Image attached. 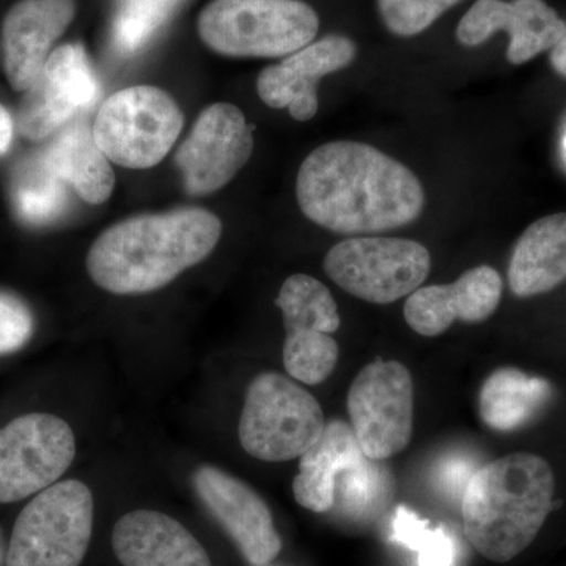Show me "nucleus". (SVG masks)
Wrapping results in <instances>:
<instances>
[{
  "label": "nucleus",
  "mask_w": 566,
  "mask_h": 566,
  "mask_svg": "<svg viewBox=\"0 0 566 566\" xmlns=\"http://www.w3.org/2000/svg\"><path fill=\"white\" fill-rule=\"evenodd\" d=\"M178 0H123L112 25V44L122 55L139 51L172 14Z\"/></svg>",
  "instance_id": "bb28decb"
},
{
  "label": "nucleus",
  "mask_w": 566,
  "mask_h": 566,
  "mask_svg": "<svg viewBox=\"0 0 566 566\" xmlns=\"http://www.w3.org/2000/svg\"><path fill=\"white\" fill-rule=\"evenodd\" d=\"M318 31V13L303 0H212L199 17L200 39L227 57H286Z\"/></svg>",
  "instance_id": "20e7f679"
},
{
  "label": "nucleus",
  "mask_w": 566,
  "mask_h": 566,
  "mask_svg": "<svg viewBox=\"0 0 566 566\" xmlns=\"http://www.w3.org/2000/svg\"><path fill=\"white\" fill-rule=\"evenodd\" d=\"M395 534L405 545L419 551V566H452L453 545L442 531L424 528L406 509H398L395 515Z\"/></svg>",
  "instance_id": "c85d7f7f"
},
{
  "label": "nucleus",
  "mask_w": 566,
  "mask_h": 566,
  "mask_svg": "<svg viewBox=\"0 0 566 566\" xmlns=\"http://www.w3.org/2000/svg\"><path fill=\"white\" fill-rule=\"evenodd\" d=\"M253 136L243 111L229 103L207 107L175 155L189 196H208L237 177L251 159Z\"/></svg>",
  "instance_id": "9b49d317"
},
{
  "label": "nucleus",
  "mask_w": 566,
  "mask_h": 566,
  "mask_svg": "<svg viewBox=\"0 0 566 566\" xmlns=\"http://www.w3.org/2000/svg\"><path fill=\"white\" fill-rule=\"evenodd\" d=\"M504 282L494 268L482 264L449 285L420 286L409 294L406 323L423 337H438L455 322L482 323L497 311Z\"/></svg>",
  "instance_id": "dca6fc26"
},
{
  "label": "nucleus",
  "mask_w": 566,
  "mask_h": 566,
  "mask_svg": "<svg viewBox=\"0 0 566 566\" xmlns=\"http://www.w3.org/2000/svg\"><path fill=\"white\" fill-rule=\"evenodd\" d=\"M296 196L308 221L342 234L400 229L424 208L422 182L411 169L353 140L315 148L301 164Z\"/></svg>",
  "instance_id": "f257e3e1"
},
{
  "label": "nucleus",
  "mask_w": 566,
  "mask_h": 566,
  "mask_svg": "<svg viewBox=\"0 0 566 566\" xmlns=\"http://www.w3.org/2000/svg\"><path fill=\"white\" fill-rule=\"evenodd\" d=\"M185 115L169 93L151 85L123 88L99 107L93 136L109 161L150 169L172 150Z\"/></svg>",
  "instance_id": "0eeeda50"
},
{
  "label": "nucleus",
  "mask_w": 566,
  "mask_h": 566,
  "mask_svg": "<svg viewBox=\"0 0 566 566\" xmlns=\"http://www.w3.org/2000/svg\"><path fill=\"white\" fill-rule=\"evenodd\" d=\"M461 0H376L379 18L387 31L411 39L430 29L442 14Z\"/></svg>",
  "instance_id": "cd10ccee"
},
{
  "label": "nucleus",
  "mask_w": 566,
  "mask_h": 566,
  "mask_svg": "<svg viewBox=\"0 0 566 566\" xmlns=\"http://www.w3.org/2000/svg\"><path fill=\"white\" fill-rule=\"evenodd\" d=\"M192 482L203 505L232 538L248 564H273L281 554L282 538L270 506L259 493L243 480L214 465H200L193 472Z\"/></svg>",
  "instance_id": "ddd939ff"
},
{
  "label": "nucleus",
  "mask_w": 566,
  "mask_h": 566,
  "mask_svg": "<svg viewBox=\"0 0 566 566\" xmlns=\"http://www.w3.org/2000/svg\"><path fill=\"white\" fill-rule=\"evenodd\" d=\"M392 501V479L385 464L363 457L344 469L335 480L331 512L352 524L374 523Z\"/></svg>",
  "instance_id": "5701e85b"
},
{
  "label": "nucleus",
  "mask_w": 566,
  "mask_h": 566,
  "mask_svg": "<svg viewBox=\"0 0 566 566\" xmlns=\"http://www.w3.org/2000/svg\"><path fill=\"white\" fill-rule=\"evenodd\" d=\"M553 397L554 387L543 376L516 367L497 368L480 390V417L491 430L510 433L532 423Z\"/></svg>",
  "instance_id": "4be33fe9"
},
{
  "label": "nucleus",
  "mask_w": 566,
  "mask_h": 566,
  "mask_svg": "<svg viewBox=\"0 0 566 566\" xmlns=\"http://www.w3.org/2000/svg\"><path fill=\"white\" fill-rule=\"evenodd\" d=\"M31 308L14 294L0 292V356L17 353L31 340Z\"/></svg>",
  "instance_id": "c756f323"
},
{
  "label": "nucleus",
  "mask_w": 566,
  "mask_h": 566,
  "mask_svg": "<svg viewBox=\"0 0 566 566\" xmlns=\"http://www.w3.org/2000/svg\"><path fill=\"white\" fill-rule=\"evenodd\" d=\"M564 151H565V158H566V133H565V139H564Z\"/></svg>",
  "instance_id": "72a5a7b5"
},
{
  "label": "nucleus",
  "mask_w": 566,
  "mask_h": 566,
  "mask_svg": "<svg viewBox=\"0 0 566 566\" xmlns=\"http://www.w3.org/2000/svg\"><path fill=\"white\" fill-rule=\"evenodd\" d=\"M76 0H20L2 28L3 69L11 87L25 92L74 20Z\"/></svg>",
  "instance_id": "f3484780"
},
{
  "label": "nucleus",
  "mask_w": 566,
  "mask_h": 566,
  "mask_svg": "<svg viewBox=\"0 0 566 566\" xmlns=\"http://www.w3.org/2000/svg\"><path fill=\"white\" fill-rule=\"evenodd\" d=\"M430 270L428 249L403 238H349L324 259V271L335 285L371 304L409 296L427 281Z\"/></svg>",
  "instance_id": "6e6552de"
},
{
  "label": "nucleus",
  "mask_w": 566,
  "mask_h": 566,
  "mask_svg": "<svg viewBox=\"0 0 566 566\" xmlns=\"http://www.w3.org/2000/svg\"><path fill=\"white\" fill-rule=\"evenodd\" d=\"M7 565V551L3 546L2 535H0V566Z\"/></svg>",
  "instance_id": "473e14b6"
},
{
  "label": "nucleus",
  "mask_w": 566,
  "mask_h": 566,
  "mask_svg": "<svg viewBox=\"0 0 566 566\" xmlns=\"http://www.w3.org/2000/svg\"><path fill=\"white\" fill-rule=\"evenodd\" d=\"M266 566H270V565H266Z\"/></svg>",
  "instance_id": "f704fd0d"
},
{
  "label": "nucleus",
  "mask_w": 566,
  "mask_h": 566,
  "mask_svg": "<svg viewBox=\"0 0 566 566\" xmlns=\"http://www.w3.org/2000/svg\"><path fill=\"white\" fill-rule=\"evenodd\" d=\"M74 457L76 439L61 417L25 415L11 420L0 430V504L54 485Z\"/></svg>",
  "instance_id": "9d476101"
},
{
  "label": "nucleus",
  "mask_w": 566,
  "mask_h": 566,
  "mask_svg": "<svg viewBox=\"0 0 566 566\" xmlns=\"http://www.w3.org/2000/svg\"><path fill=\"white\" fill-rule=\"evenodd\" d=\"M98 96V80L81 44H63L51 52L36 80L25 91L18 126L31 140L61 132L77 112Z\"/></svg>",
  "instance_id": "f8f14e48"
},
{
  "label": "nucleus",
  "mask_w": 566,
  "mask_h": 566,
  "mask_svg": "<svg viewBox=\"0 0 566 566\" xmlns=\"http://www.w3.org/2000/svg\"><path fill=\"white\" fill-rule=\"evenodd\" d=\"M337 342L331 334L318 331H294L286 333L283 344V365L286 374L304 382L316 386L333 375L338 363Z\"/></svg>",
  "instance_id": "a878e982"
},
{
  "label": "nucleus",
  "mask_w": 566,
  "mask_h": 566,
  "mask_svg": "<svg viewBox=\"0 0 566 566\" xmlns=\"http://www.w3.org/2000/svg\"><path fill=\"white\" fill-rule=\"evenodd\" d=\"M348 415L365 457L385 461L403 452L415 431V382L406 365H365L349 387Z\"/></svg>",
  "instance_id": "1a4fd4ad"
},
{
  "label": "nucleus",
  "mask_w": 566,
  "mask_h": 566,
  "mask_svg": "<svg viewBox=\"0 0 566 566\" xmlns=\"http://www.w3.org/2000/svg\"><path fill=\"white\" fill-rule=\"evenodd\" d=\"M356 43L345 35H327L303 50L266 66L256 80L260 99L273 109H289L297 122H308L318 112V82L327 74L352 65Z\"/></svg>",
  "instance_id": "2eb2a0df"
},
{
  "label": "nucleus",
  "mask_w": 566,
  "mask_h": 566,
  "mask_svg": "<svg viewBox=\"0 0 566 566\" xmlns=\"http://www.w3.org/2000/svg\"><path fill=\"white\" fill-rule=\"evenodd\" d=\"M13 203L25 222H50L65 210L66 185L40 156L18 175L13 186Z\"/></svg>",
  "instance_id": "393cba45"
},
{
  "label": "nucleus",
  "mask_w": 566,
  "mask_h": 566,
  "mask_svg": "<svg viewBox=\"0 0 566 566\" xmlns=\"http://www.w3.org/2000/svg\"><path fill=\"white\" fill-rule=\"evenodd\" d=\"M11 140H13V120L9 111L0 104V156L10 150Z\"/></svg>",
  "instance_id": "7c9ffc66"
},
{
  "label": "nucleus",
  "mask_w": 566,
  "mask_h": 566,
  "mask_svg": "<svg viewBox=\"0 0 566 566\" xmlns=\"http://www.w3.org/2000/svg\"><path fill=\"white\" fill-rule=\"evenodd\" d=\"M557 509V474L547 458L513 452L476 469L463 491L465 538L494 564L520 557Z\"/></svg>",
  "instance_id": "7ed1b4c3"
},
{
  "label": "nucleus",
  "mask_w": 566,
  "mask_h": 566,
  "mask_svg": "<svg viewBox=\"0 0 566 566\" xmlns=\"http://www.w3.org/2000/svg\"><path fill=\"white\" fill-rule=\"evenodd\" d=\"M364 455L352 424L331 420L324 427L322 438L301 457L300 474L293 482L297 504L314 513H329L334 506L337 475Z\"/></svg>",
  "instance_id": "412c9836"
},
{
  "label": "nucleus",
  "mask_w": 566,
  "mask_h": 566,
  "mask_svg": "<svg viewBox=\"0 0 566 566\" xmlns=\"http://www.w3.org/2000/svg\"><path fill=\"white\" fill-rule=\"evenodd\" d=\"M44 164L84 202L99 205L114 191L111 161L93 136V126L84 120L70 122L41 153Z\"/></svg>",
  "instance_id": "aec40b11"
},
{
  "label": "nucleus",
  "mask_w": 566,
  "mask_h": 566,
  "mask_svg": "<svg viewBox=\"0 0 566 566\" xmlns=\"http://www.w3.org/2000/svg\"><path fill=\"white\" fill-rule=\"evenodd\" d=\"M275 305L281 308L286 333L318 331L334 334L340 327V315L333 293L311 275H290L283 282Z\"/></svg>",
  "instance_id": "b1692460"
},
{
  "label": "nucleus",
  "mask_w": 566,
  "mask_h": 566,
  "mask_svg": "<svg viewBox=\"0 0 566 566\" xmlns=\"http://www.w3.org/2000/svg\"><path fill=\"white\" fill-rule=\"evenodd\" d=\"M509 33L506 61L531 62L564 39L566 22L545 0H475L457 28V40L465 48L486 43L494 33Z\"/></svg>",
  "instance_id": "4468645a"
},
{
  "label": "nucleus",
  "mask_w": 566,
  "mask_h": 566,
  "mask_svg": "<svg viewBox=\"0 0 566 566\" xmlns=\"http://www.w3.org/2000/svg\"><path fill=\"white\" fill-rule=\"evenodd\" d=\"M221 234V219L203 208L134 216L96 238L87 255L88 274L112 294L156 292L203 262Z\"/></svg>",
  "instance_id": "f03ea898"
},
{
  "label": "nucleus",
  "mask_w": 566,
  "mask_h": 566,
  "mask_svg": "<svg viewBox=\"0 0 566 566\" xmlns=\"http://www.w3.org/2000/svg\"><path fill=\"white\" fill-rule=\"evenodd\" d=\"M549 62L558 76L565 77L566 80V32L564 39L558 41L556 46L551 50Z\"/></svg>",
  "instance_id": "2f4dec72"
},
{
  "label": "nucleus",
  "mask_w": 566,
  "mask_h": 566,
  "mask_svg": "<svg viewBox=\"0 0 566 566\" xmlns=\"http://www.w3.org/2000/svg\"><path fill=\"white\" fill-rule=\"evenodd\" d=\"M95 501L80 480L40 491L14 523L7 566H81L91 546Z\"/></svg>",
  "instance_id": "39448f33"
},
{
  "label": "nucleus",
  "mask_w": 566,
  "mask_h": 566,
  "mask_svg": "<svg viewBox=\"0 0 566 566\" xmlns=\"http://www.w3.org/2000/svg\"><path fill=\"white\" fill-rule=\"evenodd\" d=\"M112 549L123 566H212L188 528L153 510L123 515L112 531Z\"/></svg>",
  "instance_id": "a211bd4d"
},
{
  "label": "nucleus",
  "mask_w": 566,
  "mask_h": 566,
  "mask_svg": "<svg viewBox=\"0 0 566 566\" xmlns=\"http://www.w3.org/2000/svg\"><path fill=\"white\" fill-rule=\"evenodd\" d=\"M506 275L510 290L521 300L553 292L566 281V212L545 216L524 230Z\"/></svg>",
  "instance_id": "6ab92c4d"
},
{
  "label": "nucleus",
  "mask_w": 566,
  "mask_h": 566,
  "mask_svg": "<svg viewBox=\"0 0 566 566\" xmlns=\"http://www.w3.org/2000/svg\"><path fill=\"white\" fill-rule=\"evenodd\" d=\"M326 419L314 395L275 371L249 386L238 436L249 455L268 463L301 458L322 438Z\"/></svg>",
  "instance_id": "423d86ee"
}]
</instances>
